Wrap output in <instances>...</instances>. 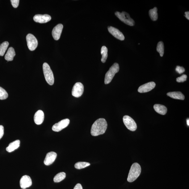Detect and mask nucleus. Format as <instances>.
Returning a JSON list of instances; mask_svg holds the SVG:
<instances>
[{"label":"nucleus","mask_w":189,"mask_h":189,"mask_svg":"<svg viewBox=\"0 0 189 189\" xmlns=\"http://www.w3.org/2000/svg\"><path fill=\"white\" fill-rule=\"evenodd\" d=\"M107 123L104 119H98L95 121L92 126L91 134L94 136L103 134L107 128Z\"/></svg>","instance_id":"nucleus-1"},{"label":"nucleus","mask_w":189,"mask_h":189,"mask_svg":"<svg viewBox=\"0 0 189 189\" xmlns=\"http://www.w3.org/2000/svg\"><path fill=\"white\" fill-rule=\"evenodd\" d=\"M141 172L140 165L136 162L133 164L131 167L128 173L127 178L128 182L130 183L133 182L140 176Z\"/></svg>","instance_id":"nucleus-2"},{"label":"nucleus","mask_w":189,"mask_h":189,"mask_svg":"<svg viewBox=\"0 0 189 189\" xmlns=\"http://www.w3.org/2000/svg\"><path fill=\"white\" fill-rule=\"evenodd\" d=\"M120 67L119 64L115 63L110 68L105 75L104 83L106 85L109 84L113 78L116 74L119 72Z\"/></svg>","instance_id":"nucleus-3"},{"label":"nucleus","mask_w":189,"mask_h":189,"mask_svg":"<svg viewBox=\"0 0 189 189\" xmlns=\"http://www.w3.org/2000/svg\"><path fill=\"white\" fill-rule=\"evenodd\" d=\"M43 70L45 80L50 85H53L54 78L52 73L49 65L47 63H44L43 65Z\"/></svg>","instance_id":"nucleus-4"},{"label":"nucleus","mask_w":189,"mask_h":189,"mask_svg":"<svg viewBox=\"0 0 189 189\" xmlns=\"http://www.w3.org/2000/svg\"><path fill=\"white\" fill-rule=\"evenodd\" d=\"M115 15L125 24L130 26H133L135 25L134 20L130 17V15L128 13L124 11L122 12L117 11L115 13Z\"/></svg>","instance_id":"nucleus-5"},{"label":"nucleus","mask_w":189,"mask_h":189,"mask_svg":"<svg viewBox=\"0 0 189 189\" xmlns=\"http://www.w3.org/2000/svg\"><path fill=\"white\" fill-rule=\"evenodd\" d=\"M123 121L128 129L132 131L136 130L137 125L132 118L128 115L124 116L123 117Z\"/></svg>","instance_id":"nucleus-6"},{"label":"nucleus","mask_w":189,"mask_h":189,"mask_svg":"<svg viewBox=\"0 0 189 189\" xmlns=\"http://www.w3.org/2000/svg\"><path fill=\"white\" fill-rule=\"evenodd\" d=\"M26 39L29 49L31 51L35 50L38 45V42L36 38L32 34H28L26 36Z\"/></svg>","instance_id":"nucleus-7"},{"label":"nucleus","mask_w":189,"mask_h":189,"mask_svg":"<svg viewBox=\"0 0 189 189\" xmlns=\"http://www.w3.org/2000/svg\"><path fill=\"white\" fill-rule=\"evenodd\" d=\"M84 91V86L80 82L76 83L72 89V94L75 98H79L82 96Z\"/></svg>","instance_id":"nucleus-8"},{"label":"nucleus","mask_w":189,"mask_h":189,"mask_svg":"<svg viewBox=\"0 0 189 189\" xmlns=\"http://www.w3.org/2000/svg\"><path fill=\"white\" fill-rule=\"evenodd\" d=\"M70 120L68 119H65L60 121L56 123L52 126V129L55 132H59L69 125Z\"/></svg>","instance_id":"nucleus-9"},{"label":"nucleus","mask_w":189,"mask_h":189,"mask_svg":"<svg viewBox=\"0 0 189 189\" xmlns=\"http://www.w3.org/2000/svg\"><path fill=\"white\" fill-rule=\"evenodd\" d=\"M108 30L109 33L115 38L121 41L124 40L125 37L124 35L118 29L112 26H109L108 27Z\"/></svg>","instance_id":"nucleus-10"},{"label":"nucleus","mask_w":189,"mask_h":189,"mask_svg":"<svg viewBox=\"0 0 189 189\" xmlns=\"http://www.w3.org/2000/svg\"><path fill=\"white\" fill-rule=\"evenodd\" d=\"M156 86V84L153 82H149L141 86L138 89L140 93H145L151 91Z\"/></svg>","instance_id":"nucleus-11"},{"label":"nucleus","mask_w":189,"mask_h":189,"mask_svg":"<svg viewBox=\"0 0 189 189\" xmlns=\"http://www.w3.org/2000/svg\"><path fill=\"white\" fill-rule=\"evenodd\" d=\"M20 185L21 188L23 189L30 187L32 185V181L30 177L27 175L23 176L21 178Z\"/></svg>","instance_id":"nucleus-12"},{"label":"nucleus","mask_w":189,"mask_h":189,"mask_svg":"<svg viewBox=\"0 0 189 189\" xmlns=\"http://www.w3.org/2000/svg\"><path fill=\"white\" fill-rule=\"evenodd\" d=\"M51 19V17L48 15H37L33 17V20L35 22L41 23H45L49 22Z\"/></svg>","instance_id":"nucleus-13"},{"label":"nucleus","mask_w":189,"mask_h":189,"mask_svg":"<svg viewBox=\"0 0 189 189\" xmlns=\"http://www.w3.org/2000/svg\"><path fill=\"white\" fill-rule=\"evenodd\" d=\"M63 28V25L62 24H59L53 28L52 31V35L54 40H59L61 36Z\"/></svg>","instance_id":"nucleus-14"},{"label":"nucleus","mask_w":189,"mask_h":189,"mask_svg":"<svg viewBox=\"0 0 189 189\" xmlns=\"http://www.w3.org/2000/svg\"><path fill=\"white\" fill-rule=\"evenodd\" d=\"M57 154L54 152H51L46 154L45 159L44 160V164L47 166L53 163L56 158Z\"/></svg>","instance_id":"nucleus-15"},{"label":"nucleus","mask_w":189,"mask_h":189,"mask_svg":"<svg viewBox=\"0 0 189 189\" xmlns=\"http://www.w3.org/2000/svg\"><path fill=\"white\" fill-rule=\"evenodd\" d=\"M34 121L37 125H40L43 123L44 119V114L43 111L39 110L34 116Z\"/></svg>","instance_id":"nucleus-16"},{"label":"nucleus","mask_w":189,"mask_h":189,"mask_svg":"<svg viewBox=\"0 0 189 189\" xmlns=\"http://www.w3.org/2000/svg\"><path fill=\"white\" fill-rule=\"evenodd\" d=\"M153 107L155 111L159 114L165 115L166 114L167 111V107L163 105L156 104L154 105Z\"/></svg>","instance_id":"nucleus-17"},{"label":"nucleus","mask_w":189,"mask_h":189,"mask_svg":"<svg viewBox=\"0 0 189 189\" xmlns=\"http://www.w3.org/2000/svg\"><path fill=\"white\" fill-rule=\"evenodd\" d=\"M20 144V141L19 140H16L9 144V146L7 147L6 150L9 152L14 151L19 148Z\"/></svg>","instance_id":"nucleus-18"},{"label":"nucleus","mask_w":189,"mask_h":189,"mask_svg":"<svg viewBox=\"0 0 189 189\" xmlns=\"http://www.w3.org/2000/svg\"><path fill=\"white\" fill-rule=\"evenodd\" d=\"M167 95L173 99L183 100L185 99V96L181 92H172L167 93Z\"/></svg>","instance_id":"nucleus-19"},{"label":"nucleus","mask_w":189,"mask_h":189,"mask_svg":"<svg viewBox=\"0 0 189 189\" xmlns=\"http://www.w3.org/2000/svg\"><path fill=\"white\" fill-rule=\"evenodd\" d=\"M15 56V49L12 47L9 48L5 56V59L8 61H12Z\"/></svg>","instance_id":"nucleus-20"},{"label":"nucleus","mask_w":189,"mask_h":189,"mask_svg":"<svg viewBox=\"0 0 189 189\" xmlns=\"http://www.w3.org/2000/svg\"><path fill=\"white\" fill-rule=\"evenodd\" d=\"M158 9L156 7L149 10V15L151 19L153 21L157 20L158 18V14L157 13Z\"/></svg>","instance_id":"nucleus-21"},{"label":"nucleus","mask_w":189,"mask_h":189,"mask_svg":"<svg viewBox=\"0 0 189 189\" xmlns=\"http://www.w3.org/2000/svg\"><path fill=\"white\" fill-rule=\"evenodd\" d=\"M108 50L107 47L105 46H102L101 49V54L102 56L101 61L103 63L106 62L108 54H107Z\"/></svg>","instance_id":"nucleus-22"},{"label":"nucleus","mask_w":189,"mask_h":189,"mask_svg":"<svg viewBox=\"0 0 189 189\" xmlns=\"http://www.w3.org/2000/svg\"><path fill=\"white\" fill-rule=\"evenodd\" d=\"M66 177V174L65 172H61L58 173L54 178L55 183H59L64 180Z\"/></svg>","instance_id":"nucleus-23"},{"label":"nucleus","mask_w":189,"mask_h":189,"mask_svg":"<svg viewBox=\"0 0 189 189\" xmlns=\"http://www.w3.org/2000/svg\"><path fill=\"white\" fill-rule=\"evenodd\" d=\"M9 45V43L7 41H5L0 45V56H3L5 52Z\"/></svg>","instance_id":"nucleus-24"},{"label":"nucleus","mask_w":189,"mask_h":189,"mask_svg":"<svg viewBox=\"0 0 189 189\" xmlns=\"http://www.w3.org/2000/svg\"><path fill=\"white\" fill-rule=\"evenodd\" d=\"M157 51L159 52L160 56L161 57L163 56L164 52V44L162 41H160L157 44Z\"/></svg>","instance_id":"nucleus-25"},{"label":"nucleus","mask_w":189,"mask_h":189,"mask_svg":"<svg viewBox=\"0 0 189 189\" xmlns=\"http://www.w3.org/2000/svg\"><path fill=\"white\" fill-rule=\"evenodd\" d=\"M90 164L89 162H78L75 165V167L77 169H81L86 167L90 166Z\"/></svg>","instance_id":"nucleus-26"},{"label":"nucleus","mask_w":189,"mask_h":189,"mask_svg":"<svg viewBox=\"0 0 189 189\" xmlns=\"http://www.w3.org/2000/svg\"><path fill=\"white\" fill-rule=\"evenodd\" d=\"M8 97V94L4 89L0 86V99H6Z\"/></svg>","instance_id":"nucleus-27"},{"label":"nucleus","mask_w":189,"mask_h":189,"mask_svg":"<svg viewBox=\"0 0 189 189\" xmlns=\"http://www.w3.org/2000/svg\"><path fill=\"white\" fill-rule=\"evenodd\" d=\"M187 76L185 74H183L180 77H178L176 79V81L178 82H183L187 80Z\"/></svg>","instance_id":"nucleus-28"},{"label":"nucleus","mask_w":189,"mask_h":189,"mask_svg":"<svg viewBox=\"0 0 189 189\" xmlns=\"http://www.w3.org/2000/svg\"><path fill=\"white\" fill-rule=\"evenodd\" d=\"M175 70L178 73L180 74L184 72L185 70L183 67L177 66Z\"/></svg>","instance_id":"nucleus-29"},{"label":"nucleus","mask_w":189,"mask_h":189,"mask_svg":"<svg viewBox=\"0 0 189 189\" xmlns=\"http://www.w3.org/2000/svg\"><path fill=\"white\" fill-rule=\"evenodd\" d=\"M12 6L14 8H17L19 6V0H11L10 1Z\"/></svg>","instance_id":"nucleus-30"},{"label":"nucleus","mask_w":189,"mask_h":189,"mask_svg":"<svg viewBox=\"0 0 189 189\" xmlns=\"http://www.w3.org/2000/svg\"><path fill=\"white\" fill-rule=\"evenodd\" d=\"M4 134V128L3 126L0 125V140L2 138Z\"/></svg>","instance_id":"nucleus-31"},{"label":"nucleus","mask_w":189,"mask_h":189,"mask_svg":"<svg viewBox=\"0 0 189 189\" xmlns=\"http://www.w3.org/2000/svg\"><path fill=\"white\" fill-rule=\"evenodd\" d=\"M74 189H83L82 185L80 183H78L75 186Z\"/></svg>","instance_id":"nucleus-32"},{"label":"nucleus","mask_w":189,"mask_h":189,"mask_svg":"<svg viewBox=\"0 0 189 189\" xmlns=\"http://www.w3.org/2000/svg\"><path fill=\"white\" fill-rule=\"evenodd\" d=\"M185 17L187 18L188 20H189V12H186L185 13Z\"/></svg>","instance_id":"nucleus-33"},{"label":"nucleus","mask_w":189,"mask_h":189,"mask_svg":"<svg viewBox=\"0 0 189 189\" xmlns=\"http://www.w3.org/2000/svg\"><path fill=\"white\" fill-rule=\"evenodd\" d=\"M187 125L189 126V119H188L187 120Z\"/></svg>","instance_id":"nucleus-34"}]
</instances>
